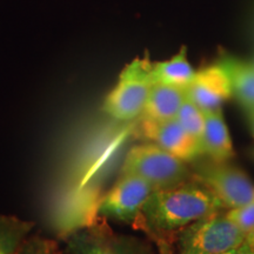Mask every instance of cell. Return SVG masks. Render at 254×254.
Masks as SVG:
<instances>
[{"instance_id": "obj_20", "label": "cell", "mask_w": 254, "mask_h": 254, "mask_svg": "<svg viewBox=\"0 0 254 254\" xmlns=\"http://www.w3.org/2000/svg\"><path fill=\"white\" fill-rule=\"evenodd\" d=\"M245 241H246L247 245H249L251 251L254 253V231L251 232L250 234H247Z\"/></svg>"}, {"instance_id": "obj_5", "label": "cell", "mask_w": 254, "mask_h": 254, "mask_svg": "<svg viewBox=\"0 0 254 254\" xmlns=\"http://www.w3.org/2000/svg\"><path fill=\"white\" fill-rule=\"evenodd\" d=\"M154 189L133 174H122L112 190L101 199L98 213L101 217L132 224L141 217L145 202Z\"/></svg>"}, {"instance_id": "obj_13", "label": "cell", "mask_w": 254, "mask_h": 254, "mask_svg": "<svg viewBox=\"0 0 254 254\" xmlns=\"http://www.w3.org/2000/svg\"><path fill=\"white\" fill-rule=\"evenodd\" d=\"M195 72L187 59L185 47H183L172 58L152 64V78L154 84L171 85L184 90L193 80Z\"/></svg>"}, {"instance_id": "obj_3", "label": "cell", "mask_w": 254, "mask_h": 254, "mask_svg": "<svg viewBox=\"0 0 254 254\" xmlns=\"http://www.w3.org/2000/svg\"><path fill=\"white\" fill-rule=\"evenodd\" d=\"M187 173L185 161L150 141L133 146L122 167V174L141 178L154 190L176 186L186 179Z\"/></svg>"}, {"instance_id": "obj_19", "label": "cell", "mask_w": 254, "mask_h": 254, "mask_svg": "<svg viewBox=\"0 0 254 254\" xmlns=\"http://www.w3.org/2000/svg\"><path fill=\"white\" fill-rule=\"evenodd\" d=\"M247 118H249V126L254 138V109L247 111Z\"/></svg>"}, {"instance_id": "obj_1", "label": "cell", "mask_w": 254, "mask_h": 254, "mask_svg": "<svg viewBox=\"0 0 254 254\" xmlns=\"http://www.w3.org/2000/svg\"><path fill=\"white\" fill-rule=\"evenodd\" d=\"M224 207L205 185L180 183L154 190L145 202L141 217L157 231H173L200 220Z\"/></svg>"}, {"instance_id": "obj_10", "label": "cell", "mask_w": 254, "mask_h": 254, "mask_svg": "<svg viewBox=\"0 0 254 254\" xmlns=\"http://www.w3.org/2000/svg\"><path fill=\"white\" fill-rule=\"evenodd\" d=\"M200 141L202 153L209 155L215 163H225L234 155L230 131L221 109L205 112V128Z\"/></svg>"}, {"instance_id": "obj_6", "label": "cell", "mask_w": 254, "mask_h": 254, "mask_svg": "<svg viewBox=\"0 0 254 254\" xmlns=\"http://www.w3.org/2000/svg\"><path fill=\"white\" fill-rule=\"evenodd\" d=\"M196 176L202 185L217 195L224 207L236 208L254 202V184L239 168L214 161L200 167Z\"/></svg>"}, {"instance_id": "obj_8", "label": "cell", "mask_w": 254, "mask_h": 254, "mask_svg": "<svg viewBox=\"0 0 254 254\" xmlns=\"http://www.w3.org/2000/svg\"><path fill=\"white\" fill-rule=\"evenodd\" d=\"M185 92L186 97L204 112L221 109L232 97L230 75L222 63L218 62L196 71Z\"/></svg>"}, {"instance_id": "obj_16", "label": "cell", "mask_w": 254, "mask_h": 254, "mask_svg": "<svg viewBox=\"0 0 254 254\" xmlns=\"http://www.w3.org/2000/svg\"><path fill=\"white\" fill-rule=\"evenodd\" d=\"M226 214L232 221L236 222L245 236L254 231V202L231 208Z\"/></svg>"}, {"instance_id": "obj_2", "label": "cell", "mask_w": 254, "mask_h": 254, "mask_svg": "<svg viewBox=\"0 0 254 254\" xmlns=\"http://www.w3.org/2000/svg\"><path fill=\"white\" fill-rule=\"evenodd\" d=\"M153 85L152 63L147 58H135L119 74L116 86L105 98L103 111L118 122L139 118Z\"/></svg>"}, {"instance_id": "obj_17", "label": "cell", "mask_w": 254, "mask_h": 254, "mask_svg": "<svg viewBox=\"0 0 254 254\" xmlns=\"http://www.w3.org/2000/svg\"><path fill=\"white\" fill-rule=\"evenodd\" d=\"M17 254H62L52 240L44 239V238L34 237L32 239L25 240L20 246Z\"/></svg>"}, {"instance_id": "obj_7", "label": "cell", "mask_w": 254, "mask_h": 254, "mask_svg": "<svg viewBox=\"0 0 254 254\" xmlns=\"http://www.w3.org/2000/svg\"><path fill=\"white\" fill-rule=\"evenodd\" d=\"M69 254H151L148 246L135 238L119 236L103 225L79 228L67 241Z\"/></svg>"}, {"instance_id": "obj_14", "label": "cell", "mask_w": 254, "mask_h": 254, "mask_svg": "<svg viewBox=\"0 0 254 254\" xmlns=\"http://www.w3.org/2000/svg\"><path fill=\"white\" fill-rule=\"evenodd\" d=\"M34 224L0 214V254H17Z\"/></svg>"}, {"instance_id": "obj_15", "label": "cell", "mask_w": 254, "mask_h": 254, "mask_svg": "<svg viewBox=\"0 0 254 254\" xmlns=\"http://www.w3.org/2000/svg\"><path fill=\"white\" fill-rule=\"evenodd\" d=\"M177 120L190 135L201 139L205 128V112L187 97L178 112Z\"/></svg>"}, {"instance_id": "obj_11", "label": "cell", "mask_w": 254, "mask_h": 254, "mask_svg": "<svg viewBox=\"0 0 254 254\" xmlns=\"http://www.w3.org/2000/svg\"><path fill=\"white\" fill-rule=\"evenodd\" d=\"M185 98L186 92L184 88L154 84L148 94L141 118L148 122H166L176 119Z\"/></svg>"}, {"instance_id": "obj_18", "label": "cell", "mask_w": 254, "mask_h": 254, "mask_svg": "<svg viewBox=\"0 0 254 254\" xmlns=\"http://www.w3.org/2000/svg\"><path fill=\"white\" fill-rule=\"evenodd\" d=\"M222 254H254L251 249L249 247V245L246 244V241H244L241 245H239L236 249H232L230 251H227V252L222 253Z\"/></svg>"}, {"instance_id": "obj_4", "label": "cell", "mask_w": 254, "mask_h": 254, "mask_svg": "<svg viewBox=\"0 0 254 254\" xmlns=\"http://www.w3.org/2000/svg\"><path fill=\"white\" fill-rule=\"evenodd\" d=\"M246 239L245 233L227 214L218 212L193 222L184 232L182 254H222L236 249Z\"/></svg>"}, {"instance_id": "obj_12", "label": "cell", "mask_w": 254, "mask_h": 254, "mask_svg": "<svg viewBox=\"0 0 254 254\" xmlns=\"http://www.w3.org/2000/svg\"><path fill=\"white\" fill-rule=\"evenodd\" d=\"M220 62L230 75L232 95L246 111L254 109V63L234 57H225Z\"/></svg>"}, {"instance_id": "obj_9", "label": "cell", "mask_w": 254, "mask_h": 254, "mask_svg": "<svg viewBox=\"0 0 254 254\" xmlns=\"http://www.w3.org/2000/svg\"><path fill=\"white\" fill-rule=\"evenodd\" d=\"M142 135L150 142L183 161H190L202 153L201 141L184 129L177 118L166 122L142 120Z\"/></svg>"}]
</instances>
